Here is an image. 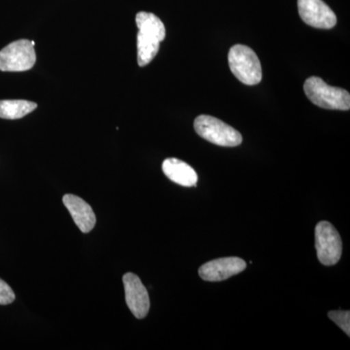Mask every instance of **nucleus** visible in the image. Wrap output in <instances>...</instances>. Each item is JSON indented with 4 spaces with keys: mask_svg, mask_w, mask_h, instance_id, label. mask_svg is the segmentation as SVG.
<instances>
[{
    "mask_svg": "<svg viewBox=\"0 0 350 350\" xmlns=\"http://www.w3.org/2000/svg\"><path fill=\"white\" fill-rule=\"evenodd\" d=\"M196 133L200 137L219 146L236 147L243 142L238 131L215 117L200 115L194 122Z\"/></svg>",
    "mask_w": 350,
    "mask_h": 350,
    "instance_id": "obj_3",
    "label": "nucleus"
},
{
    "mask_svg": "<svg viewBox=\"0 0 350 350\" xmlns=\"http://www.w3.org/2000/svg\"><path fill=\"white\" fill-rule=\"evenodd\" d=\"M315 248L317 258L324 266H334L342 257V239L328 221H320L315 227Z\"/></svg>",
    "mask_w": 350,
    "mask_h": 350,
    "instance_id": "obj_4",
    "label": "nucleus"
},
{
    "mask_svg": "<svg viewBox=\"0 0 350 350\" xmlns=\"http://www.w3.org/2000/svg\"><path fill=\"white\" fill-rule=\"evenodd\" d=\"M138 29L146 36L163 41L165 38V27L160 18L152 13L139 12L135 17Z\"/></svg>",
    "mask_w": 350,
    "mask_h": 350,
    "instance_id": "obj_11",
    "label": "nucleus"
},
{
    "mask_svg": "<svg viewBox=\"0 0 350 350\" xmlns=\"http://www.w3.org/2000/svg\"><path fill=\"white\" fill-rule=\"evenodd\" d=\"M304 91L313 105L330 110H349L350 94L342 88L332 87L321 78H308L304 85Z\"/></svg>",
    "mask_w": 350,
    "mask_h": 350,
    "instance_id": "obj_1",
    "label": "nucleus"
},
{
    "mask_svg": "<svg viewBox=\"0 0 350 350\" xmlns=\"http://www.w3.org/2000/svg\"><path fill=\"white\" fill-rule=\"evenodd\" d=\"M299 15L315 29H330L337 24V16L323 0H298Z\"/></svg>",
    "mask_w": 350,
    "mask_h": 350,
    "instance_id": "obj_6",
    "label": "nucleus"
},
{
    "mask_svg": "<svg viewBox=\"0 0 350 350\" xmlns=\"http://www.w3.org/2000/svg\"><path fill=\"white\" fill-rule=\"evenodd\" d=\"M15 293H14L12 288L0 278V305H10L15 301Z\"/></svg>",
    "mask_w": 350,
    "mask_h": 350,
    "instance_id": "obj_15",
    "label": "nucleus"
},
{
    "mask_svg": "<svg viewBox=\"0 0 350 350\" xmlns=\"http://www.w3.org/2000/svg\"><path fill=\"white\" fill-rule=\"evenodd\" d=\"M36 62L34 46L27 39L14 41L0 51V70L5 72L29 70Z\"/></svg>",
    "mask_w": 350,
    "mask_h": 350,
    "instance_id": "obj_5",
    "label": "nucleus"
},
{
    "mask_svg": "<svg viewBox=\"0 0 350 350\" xmlns=\"http://www.w3.org/2000/svg\"><path fill=\"white\" fill-rule=\"evenodd\" d=\"M38 108V103L23 100H0V118L16 120L25 117Z\"/></svg>",
    "mask_w": 350,
    "mask_h": 350,
    "instance_id": "obj_12",
    "label": "nucleus"
},
{
    "mask_svg": "<svg viewBox=\"0 0 350 350\" xmlns=\"http://www.w3.org/2000/svg\"><path fill=\"white\" fill-rule=\"evenodd\" d=\"M162 167L165 176L174 183L184 187L197 185V172L183 161L175 158L167 159L163 161Z\"/></svg>",
    "mask_w": 350,
    "mask_h": 350,
    "instance_id": "obj_10",
    "label": "nucleus"
},
{
    "mask_svg": "<svg viewBox=\"0 0 350 350\" xmlns=\"http://www.w3.org/2000/svg\"><path fill=\"white\" fill-rule=\"evenodd\" d=\"M328 317L332 321L335 322L347 336H350L349 310H347V312L345 310H332V312H329Z\"/></svg>",
    "mask_w": 350,
    "mask_h": 350,
    "instance_id": "obj_14",
    "label": "nucleus"
},
{
    "mask_svg": "<svg viewBox=\"0 0 350 350\" xmlns=\"http://www.w3.org/2000/svg\"><path fill=\"white\" fill-rule=\"evenodd\" d=\"M245 269L246 262L241 258H220L202 265L199 275L206 282H217L238 275Z\"/></svg>",
    "mask_w": 350,
    "mask_h": 350,
    "instance_id": "obj_8",
    "label": "nucleus"
},
{
    "mask_svg": "<svg viewBox=\"0 0 350 350\" xmlns=\"http://www.w3.org/2000/svg\"><path fill=\"white\" fill-rule=\"evenodd\" d=\"M160 50V41L150 38L142 32L137 33V63L138 66H146L153 61Z\"/></svg>",
    "mask_w": 350,
    "mask_h": 350,
    "instance_id": "obj_13",
    "label": "nucleus"
},
{
    "mask_svg": "<svg viewBox=\"0 0 350 350\" xmlns=\"http://www.w3.org/2000/svg\"><path fill=\"white\" fill-rule=\"evenodd\" d=\"M230 69L238 80L248 86H254L261 82L262 66L256 53L245 45L232 46L230 49Z\"/></svg>",
    "mask_w": 350,
    "mask_h": 350,
    "instance_id": "obj_2",
    "label": "nucleus"
},
{
    "mask_svg": "<svg viewBox=\"0 0 350 350\" xmlns=\"http://www.w3.org/2000/svg\"><path fill=\"white\" fill-rule=\"evenodd\" d=\"M126 303L131 313L137 319H144L150 310V299L146 288L135 273H128L123 276Z\"/></svg>",
    "mask_w": 350,
    "mask_h": 350,
    "instance_id": "obj_7",
    "label": "nucleus"
},
{
    "mask_svg": "<svg viewBox=\"0 0 350 350\" xmlns=\"http://www.w3.org/2000/svg\"><path fill=\"white\" fill-rule=\"evenodd\" d=\"M63 202L80 231L87 234L94 229L96 223V214L88 202L72 194L64 195Z\"/></svg>",
    "mask_w": 350,
    "mask_h": 350,
    "instance_id": "obj_9",
    "label": "nucleus"
}]
</instances>
